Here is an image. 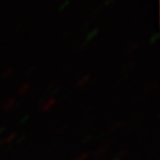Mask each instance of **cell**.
Returning a JSON list of instances; mask_svg holds the SVG:
<instances>
[{"label": "cell", "instance_id": "cell-16", "mask_svg": "<svg viewBox=\"0 0 160 160\" xmlns=\"http://www.w3.org/2000/svg\"><path fill=\"white\" fill-rule=\"evenodd\" d=\"M69 2H70L69 0H66L65 3H63V5H61V6H60V7H59V10H60V11H61V10H63V8L67 7V6L69 5Z\"/></svg>", "mask_w": 160, "mask_h": 160}, {"label": "cell", "instance_id": "cell-13", "mask_svg": "<svg viewBox=\"0 0 160 160\" xmlns=\"http://www.w3.org/2000/svg\"><path fill=\"white\" fill-rule=\"evenodd\" d=\"M56 87V83L55 82H51L49 86H47V87L45 88V91H52V89Z\"/></svg>", "mask_w": 160, "mask_h": 160}, {"label": "cell", "instance_id": "cell-6", "mask_svg": "<svg viewBox=\"0 0 160 160\" xmlns=\"http://www.w3.org/2000/svg\"><path fill=\"white\" fill-rule=\"evenodd\" d=\"M123 127V123L121 122V121H118V122H113L112 125H110L109 127V131L110 132H117V131H119L121 128Z\"/></svg>", "mask_w": 160, "mask_h": 160}, {"label": "cell", "instance_id": "cell-5", "mask_svg": "<svg viewBox=\"0 0 160 160\" xmlns=\"http://www.w3.org/2000/svg\"><path fill=\"white\" fill-rule=\"evenodd\" d=\"M90 79H91V76H90V75L83 76L82 78H80V79L77 81V87H80V88L85 87V86L87 85L88 82H89V80H90Z\"/></svg>", "mask_w": 160, "mask_h": 160}, {"label": "cell", "instance_id": "cell-8", "mask_svg": "<svg viewBox=\"0 0 160 160\" xmlns=\"http://www.w3.org/2000/svg\"><path fill=\"white\" fill-rule=\"evenodd\" d=\"M13 72H15V69H13V68H8V69L5 70V72L1 75V78H2V80L9 79V78L13 75Z\"/></svg>", "mask_w": 160, "mask_h": 160}, {"label": "cell", "instance_id": "cell-12", "mask_svg": "<svg viewBox=\"0 0 160 160\" xmlns=\"http://www.w3.org/2000/svg\"><path fill=\"white\" fill-rule=\"evenodd\" d=\"M68 128H69V126H68V125H63V126H61V127H60L59 129H58L57 132L58 133H63L66 131V130H68Z\"/></svg>", "mask_w": 160, "mask_h": 160}, {"label": "cell", "instance_id": "cell-10", "mask_svg": "<svg viewBox=\"0 0 160 160\" xmlns=\"http://www.w3.org/2000/svg\"><path fill=\"white\" fill-rule=\"evenodd\" d=\"M97 33H98V29H97V28H96V29H93V30H92V32L90 33V35H88V36H87V39H86L85 45L88 42V41H90V40H91V39H93V38L96 37V35H97Z\"/></svg>", "mask_w": 160, "mask_h": 160}, {"label": "cell", "instance_id": "cell-11", "mask_svg": "<svg viewBox=\"0 0 160 160\" xmlns=\"http://www.w3.org/2000/svg\"><path fill=\"white\" fill-rule=\"evenodd\" d=\"M22 27H23V23H19V25L15 26V28H13V30H12V33H17V32H19L20 30L22 29Z\"/></svg>", "mask_w": 160, "mask_h": 160}, {"label": "cell", "instance_id": "cell-7", "mask_svg": "<svg viewBox=\"0 0 160 160\" xmlns=\"http://www.w3.org/2000/svg\"><path fill=\"white\" fill-rule=\"evenodd\" d=\"M138 49V45L137 43H131V45H129L127 48L125 49V56H130L132 55L133 52H135L136 50Z\"/></svg>", "mask_w": 160, "mask_h": 160}, {"label": "cell", "instance_id": "cell-2", "mask_svg": "<svg viewBox=\"0 0 160 160\" xmlns=\"http://www.w3.org/2000/svg\"><path fill=\"white\" fill-rule=\"evenodd\" d=\"M55 105H56V98H50V99H48L46 102H43L41 105V110L45 111V112H48V111H50V110L52 109Z\"/></svg>", "mask_w": 160, "mask_h": 160}, {"label": "cell", "instance_id": "cell-4", "mask_svg": "<svg viewBox=\"0 0 160 160\" xmlns=\"http://www.w3.org/2000/svg\"><path fill=\"white\" fill-rule=\"evenodd\" d=\"M15 105H16L15 98H9V99H8L7 101L2 105V110L3 111H9V110L11 109Z\"/></svg>", "mask_w": 160, "mask_h": 160}, {"label": "cell", "instance_id": "cell-9", "mask_svg": "<svg viewBox=\"0 0 160 160\" xmlns=\"http://www.w3.org/2000/svg\"><path fill=\"white\" fill-rule=\"evenodd\" d=\"M29 89H30V82L23 83V85L20 87V89L18 90V95H19V96H23Z\"/></svg>", "mask_w": 160, "mask_h": 160}, {"label": "cell", "instance_id": "cell-14", "mask_svg": "<svg viewBox=\"0 0 160 160\" xmlns=\"http://www.w3.org/2000/svg\"><path fill=\"white\" fill-rule=\"evenodd\" d=\"M117 1H118V0H106L105 6H107V7H110V6H112L113 3H116Z\"/></svg>", "mask_w": 160, "mask_h": 160}, {"label": "cell", "instance_id": "cell-15", "mask_svg": "<svg viewBox=\"0 0 160 160\" xmlns=\"http://www.w3.org/2000/svg\"><path fill=\"white\" fill-rule=\"evenodd\" d=\"M87 157H88L87 153H82V155H80V156H78V157H76L75 160H85V159H87Z\"/></svg>", "mask_w": 160, "mask_h": 160}, {"label": "cell", "instance_id": "cell-1", "mask_svg": "<svg viewBox=\"0 0 160 160\" xmlns=\"http://www.w3.org/2000/svg\"><path fill=\"white\" fill-rule=\"evenodd\" d=\"M111 145H112V142H111V141H108V142H106L105 145H102L101 147H99L97 150H96L95 156H96V157H101V156H103L106 152H107L108 150H109V148L111 147Z\"/></svg>", "mask_w": 160, "mask_h": 160}, {"label": "cell", "instance_id": "cell-3", "mask_svg": "<svg viewBox=\"0 0 160 160\" xmlns=\"http://www.w3.org/2000/svg\"><path fill=\"white\" fill-rule=\"evenodd\" d=\"M17 138V133L16 132H12L10 136H8V137L3 138L2 140H0V148L3 147V146H7L9 145V143H11L13 141V140Z\"/></svg>", "mask_w": 160, "mask_h": 160}]
</instances>
